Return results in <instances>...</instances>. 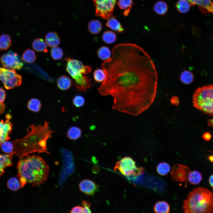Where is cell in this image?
<instances>
[{"label":"cell","instance_id":"3957f363","mask_svg":"<svg viewBox=\"0 0 213 213\" xmlns=\"http://www.w3.org/2000/svg\"><path fill=\"white\" fill-rule=\"evenodd\" d=\"M17 168L21 188L28 183L33 186L42 184L49 177V166L42 158L37 155H28L20 159Z\"/></svg>","mask_w":213,"mask_h":213},{"label":"cell","instance_id":"d590c367","mask_svg":"<svg viewBox=\"0 0 213 213\" xmlns=\"http://www.w3.org/2000/svg\"><path fill=\"white\" fill-rule=\"evenodd\" d=\"M50 53L51 57L54 60L60 59L63 57V50L59 47H53L51 49Z\"/></svg>","mask_w":213,"mask_h":213},{"label":"cell","instance_id":"7bdbcfd3","mask_svg":"<svg viewBox=\"0 0 213 213\" xmlns=\"http://www.w3.org/2000/svg\"><path fill=\"white\" fill-rule=\"evenodd\" d=\"M82 205L83 207H90L91 204L85 200H83L82 202Z\"/></svg>","mask_w":213,"mask_h":213},{"label":"cell","instance_id":"8fae6325","mask_svg":"<svg viewBox=\"0 0 213 213\" xmlns=\"http://www.w3.org/2000/svg\"><path fill=\"white\" fill-rule=\"evenodd\" d=\"M191 171L187 166L176 164L173 166L171 172L172 178L175 181L185 182L188 180V177Z\"/></svg>","mask_w":213,"mask_h":213},{"label":"cell","instance_id":"8d00e7d4","mask_svg":"<svg viewBox=\"0 0 213 213\" xmlns=\"http://www.w3.org/2000/svg\"><path fill=\"white\" fill-rule=\"evenodd\" d=\"M94 80L98 82H103L105 80L106 75L103 70L98 69L96 70L93 74Z\"/></svg>","mask_w":213,"mask_h":213},{"label":"cell","instance_id":"f546056e","mask_svg":"<svg viewBox=\"0 0 213 213\" xmlns=\"http://www.w3.org/2000/svg\"><path fill=\"white\" fill-rule=\"evenodd\" d=\"M10 37L8 35L3 34L0 36V49L5 50L9 49L11 45Z\"/></svg>","mask_w":213,"mask_h":213},{"label":"cell","instance_id":"d6986e66","mask_svg":"<svg viewBox=\"0 0 213 213\" xmlns=\"http://www.w3.org/2000/svg\"><path fill=\"white\" fill-rule=\"evenodd\" d=\"M72 81L68 76L64 75L60 77L57 81V85L58 88L62 90H66L70 87Z\"/></svg>","mask_w":213,"mask_h":213},{"label":"cell","instance_id":"83f0119b","mask_svg":"<svg viewBox=\"0 0 213 213\" xmlns=\"http://www.w3.org/2000/svg\"><path fill=\"white\" fill-rule=\"evenodd\" d=\"M22 59L25 62L28 63H32L36 59V56L34 51L32 49H28L23 52Z\"/></svg>","mask_w":213,"mask_h":213},{"label":"cell","instance_id":"4dcf8cb0","mask_svg":"<svg viewBox=\"0 0 213 213\" xmlns=\"http://www.w3.org/2000/svg\"><path fill=\"white\" fill-rule=\"evenodd\" d=\"M180 80L181 82L186 85L192 83L194 80V76L190 71L184 70L180 75Z\"/></svg>","mask_w":213,"mask_h":213},{"label":"cell","instance_id":"8992f818","mask_svg":"<svg viewBox=\"0 0 213 213\" xmlns=\"http://www.w3.org/2000/svg\"><path fill=\"white\" fill-rule=\"evenodd\" d=\"M194 107L203 113L213 116V84L198 88L193 96Z\"/></svg>","mask_w":213,"mask_h":213},{"label":"cell","instance_id":"5bb4252c","mask_svg":"<svg viewBox=\"0 0 213 213\" xmlns=\"http://www.w3.org/2000/svg\"><path fill=\"white\" fill-rule=\"evenodd\" d=\"M13 154H0V177L5 172L6 167L13 165L12 157Z\"/></svg>","mask_w":213,"mask_h":213},{"label":"cell","instance_id":"d4e9b609","mask_svg":"<svg viewBox=\"0 0 213 213\" xmlns=\"http://www.w3.org/2000/svg\"><path fill=\"white\" fill-rule=\"evenodd\" d=\"M133 4V0H118L117 5L120 9L125 10L123 14L126 16L129 14Z\"/></svg>","mask_w":213,"mask_h":213},{"label":"cell","instance_id":"6da1fadb","mask_svg":"<svg viewBox=\"0 0 213 213\" xmlns=\"http://www.w3.org/2000/svg\"><path fill=\"white\" fill-rule=\"evenodd\" d=\"M112 56L101 64L106 77L97 89L103 96L113 98L112 109L137 116L154 101L158 75L148 54L132 43H121L113 48Z\"/></svg>","mask_w":213,"mask_h":213},{"label":"cell","instance_id":"4316f807","mask_svg":"<svg viewBox=\"0 0 213 213\" xmlns=\"http://www.w3.org/2000/svg\"><path fill=\"white\" fill-rule=\"evenodd\" d=\"M202 177L201 174L196 170L191 171L188 178V180L191 184L196 185L199 183L201 181Z\"/></svg>","mask_w":213,"mask_h":213},{"label":"cell","instance_id":"9a60e30c","mask_svg":"<svg viewBox=\"0 0 213 213\" xmlns=\"http://www.w3.org/2000/svg\"><path fill=\"white\" fill-rule=\"evenodd\" d=\"M191 6L197 5L200 8L213 14L212 0H188Z\"/></svg>","mask_w":213,"mask_h":213},{"label":"cell","instance_id":"5b68a950","mask_svg":"<svg viewBox=\"0 0 213 213\" xmlns=\"http://www.w3.org/2000/svg\"><path fill=\"white\" fill-rule=\"evenodd\" d=\"M65 59L67 61L66 70L74 80V85L78 91H87L92 85L91 79L85 75L91 72V67L79 60L69 58Z\"/></svg>","mask_w":213,"mask_h":213},{"label":"cell","instance_id":"484cf974","mask_svg":"<svg viewBox=\"0 0 213 213\" xmlns=\"http://www.w3.org/2000/svg\"><path fill=\"white\" fill-rule=\"evenodd\" d=\"M154 210L156 213H167L170 211V207L168 204L164 201H158L154 206Z\"/></svg>","mask_w":213,"mask_h":213},{"label":"cell","instance_id":"ffe728a7","mask_svg":"<svg viewBox=\"0 0 213 213\" xmlns=\"http://www.w3.org/2000/svg\"><path fill=\"white\" fill-rule=\"evenodd\" d=\"M81 130L76 126L70 127L67 133L68 138L72 140H76L80 138L82 135Z\"/></svg>","mask_w":213,"mask_h":213},{"label":"cell","instance_id":"e575fe53","mask_svg":"<svg viewBox=\"0 0 213 213\" xmlns=\"http://www.w3.org/2000/svg\"><path fill=\"white\" fill-rule=\"evenodd\" d=\"M2 151L6 154L13 153L14 154V146L12 142L8 141H4L0 146Z\"/></svg>","mask_w":213,"mask_h":213},{"label":"cell","instance_id":"7a4b0ae2","mask_svg":"<svg viewBox=\"0 0 213 213\" xmlns=\"http://www.w3.org/2000/svg\"><path fill=\"white\" fill-rule=\"evenodd\" d=\"M27 130L25 136L12 142L14 154L20 159L34 152L49 154L47 142L54 131L50 129L49 123L45 120L42 124H31Z\"/></svg>","mask_w":213,"mask_h":213},{"label":"cell","instance_id":"4fadbf2b","mask_svg":"<svg viewBox=\"0 0 213 213\" xmlns=\"http://www.w3.org/2000/svg\"><path fill=\"white\" fill-rule=\"evenodd\" d=\"M79 188L81 192L88 195L94 194L98 189L96 183L88 179H85L81 181L79 184Z\"/></svg>","mask_w":213,"mask_h":213},{"label":"cell","instance_id":"ac0fdd59","mask_svg":"<svg viewBox=\"0 0 213 213\" xmlns=\"http://www.w3.org/2000/svg\"><path fill=\"white\" fill-rule=\"evenodd\" d=\"M47 43L43 39L38 38L35 39L32 44L33 48L37 52H47L48 50Z\"/></svg>","mask_w":213,"mask_h":213},{"label":"cell","instance_id":"7dc6e473","mask_svg":"<svg viewBox=\"0 0 213 213\" xmlns=\"http://www.w3.org/2000/svg\"><path fill=\"white\" fill-rule=\"evenodd\" d=\"M209 159L211 162H213V155L210 156L209 157Z\"/></svg>","mask_w":213,"mask_h":213},{"label":"cell","instance_id":"60d3db41","mask_svg":"<svg viewBox=\"0 0 213 213\" xmlns=\"http://www.w3.org/2000/svg\"><path fill=\"white\" fill-rule=\"evenodd\" d=\"M6 97V93L4 90L0 88V103H3Z\"/></svg>","mask_w":213,"mask_h":213},{"label":"cell","instance_id":"cb8c5ba5","mask_svg":"<svg viewBox=\"0 0 213 213\" xmlns=\"http://www.w3.org/2000/svg\"><path fill=\"white\" fill-rule=\"evenodd\" d=\"M41 106L42 104L41 101L36 98H32L30 99L27 105L29 110L35 112H39Z\"/></svg>","mask_w":213,"mask_h":213},{"label":"cell","instance_id":"74e56055","mask_svg":"<svg viewBox=\"0 0 213 213\" xmlns=\"http://www.w3.org/2000/svg\"><path fill=\"white\" fill-rule=\"evenodd\" d=\"M85 102L84 98L80 95L76 96L72 100L73 104L75 107L78 108L83 106L85 104Z\"/></svg>","mask_w":213,"mask_h":213},{"label":"cell","instance_id":"9c48e42d","mask_svg":"<svg viewBox=\"0 0 213 213\" xmlns=\"http://www.w3.org/2000/svg\"><path fill=\"white\" fill-rule=\"evenodd\" d=\"M117 0H93L96 8V15L107 20L112 15Z\"/></svg>","mask_w":213,"mask_h":213},{"label":"cell","instance_id":"ee69618b","mask_svg":"<svg viewBox=\"0 0 213 213\" xmlns=\"http://www.w3.org/2000/svg\"><path fill=\"white\" fill-rule=\"evenodd\" d=\"M5 108V106L3 103H0V114L3 112Z\"/></svg>","mask_w":213,"mask_h":213},{"label":"cell","instance_id":"7c38bea8","mask_svg":"<svg viewBox=\"0 0 213 213\" xmlns=\"http://www.w3.org/2000/svg\"><path fill=\"white\" fill-rule=\"evenodd\" d=\"M6 120H0V146L4 141L9 140L12 129V124L10 121L11 116L7 114Z\"/></svg>","mask_w":213,"mask_h":213},{"label":"cell","instance_id":"e0dca14e","mask_svg":"<svg viewBox=\"0 0 213 213\" xmlns=\"http://www.w3.org/2000/svg\"><path fill=\"white\" fill-rule=\"evenodd\" d=\"M106 25L113 30L120 33L124 30L123 28L114 16L112 15L107 19Z\"/></svg>","mask_w":213,"mask_h":213},{"label":"cell","instance_id":"bcb514c9","mask_svg":"<svg viewBox=\"0 0 213 213\" xmlns=\"http://www.w3.org/2000/svg\"><path fill=\"white\" fill-rule=\"evenodd\" d=\"M209 180L210 186L213 188V174L209 177Z\"/></svg>","mask_w":213,"mask_h":213},{"label":"cell","instance_id":"30bf717a","mask_svg":"<svg viewBox=\"0 0 213 213\" xmlns=\"http://www.w3.org/2000/svg\"><path fill=\"white\" fill-rule=\"evenodd\" d=\"M0 61L4 68L15 70H20L24 65L20 57L11 51L3 55Z\"/></svg>","mask_w":213,"mask_h":213},{"label":"cell","instance_id":"836d02e7","mask_svg":"<svg viewBox=\"0 0 213 213\" xmlns=\"http://www.w3.org/2000/svg\"><path fill=\"white\" fill-rule=\"evenodd\" d=\"M157 172L160 175L164 176L170 171V167L167 163L162 162L158 164L156 168Z\"/></svg>","mask_w":213,"mask_h":213},{"label":"cell","instance_id":"44dd1931","mask_svg":"<svg viewBox=\"0 0 213 213\" xmlns=\"http://www.w3.org/2000/svg\"><path fill=\"white\" fill-rule=\"evenodd\" d=\"M102 26L101 22L97 20L91 21L88 25V29L89 32L93 34L99 33L102 29Z\"/></svg>","mask_w":213,"mask_h":213},{"label":"cell","instance_id":"ab89813d","mask_svg":"<svg viewBox=\"0 0 213 213\" xmlns=\"http://www.w3.org/2000/svg\"><path fill=\"white\" fill-rule=\"evenodd\" d=\"M171 103L175 105L178 106L180 103L179 99L178 97L175 96L172 97L170 99Z\"/></svg>","mask_w":213,"mask_h":213},{"label":"cell","instance_id":"f1b7e54d","mask_svg":"<svg viewBox=\"0 0 213 213\" xmlns=\"http://www.w3.org/2000/svg\"><path fill=\"white\" fill-rule=\"evenodd\" d=\"M154 10L157 14L163 15L167 12L168 6L164 1H159L156 2L154 6Z\"/></svg>","mask_w":213,"mask_h":213},{"label":"cell","instance_id":"ba28073f","mask_svg":"<svg viewBox=\"0 0 213 213\" xmlns=\"http://www.w3.org/2000/svg\"><path fill=\"white\" fill-rule=\"evenodd\" d=\"M0 80L5 88L10 89L20 85L22 82L21 76L15 70L0 67Z\"/></svg>","mask_w":213,"mask_h":213},{"label":"cell","instance_id":"d6a6232c","mask_svg":"<svg viewBox=\"0 0 213 213\" xmlns=\"http://www.w3.org/2000/svg\"><path fill=\"white\" fill-rule=\"evenodd\" d=\"M7 186L9 189L13 191H17L21 188L20 180L14 177L9 179L7 182Z\"/></svg>","mask_w":213,"mask_h":213},{"label":"cell","instance_id":"7402d4cb","mask_svg":"<svg viewBox=\"0 0 213 213\" xmlns=\"http://www.w3.org/2000/svg\"><path fill=\"white\" fill-rule=\"evenodd\" d=\"M97 55L100 59L105 61L108 60L111 57L112 53L108 46H102L98 49Z\"/></svg>","mask_w":213,"mask_h":213},{"label":"cell","instance_id":"f6af8a7d","mask_svg":"<svg viewBox=\"0 0 213 213\" xmlns=\"http://www.w3.org/2000/svg\"><path fill=\"white\" fill-rule=\"evenodd\" d=\"M207 122L208 126L213 128V118L212 119H209Z\"/></svg>","mask_w":213,"mask_h":213},{"label":"cell","instance_id":"b9f144b4","mask_svg":"<svg viewBox=\"0 0 213 213\" xmlns=\"http://www.w3.org/2000/svg\"><path fill=\"white\" fill-rule=\"evenodd\" d=\"M212 137V134L209 132H205L202 135L203 138L207 141L210 140Z\"/></svg>","mask_w":213,"mask_h":213},{"label":"cell","instance_id":"603a6c76","mask_svg":"<svg viewBox=\"0 0 213 213\" xmlns=\"http://www.w3.org/2000/svg\"><path fill=\"white\" fill-rule=\"evenodd\" d=\"M191 5L188 0H178L175 4L178 12L183 13L188 12Z\"/></svg>","mask_w":213,"mask_h":213},{"label":"cell","instance_id":"52a82bcc","mask_svg":"<svg viewBox=\"0 0 213 213\" xmlns=\"http://www.w3.org/2000/svg\"><path fill=\"white\" fill-rule=\"evenodd\" d=\"M114 170L128 177H137L143 174L144 172L143 168L137 167L135 161L128 156L125 157L117 162Z\"/></svg>","mask_w":213,"mask_h":213},{"label":"cell","instance_id":"2e32d148","mask_svg":"<svg viewBox=\"0 0 213 213\" xmlns=\"http://www.w3.org/2000/svg\"><path fill=\"white\" fill-rule=\"evenodd\" d=\"M45 41L47 45L51 47H57L60 43V39L59 35L55 32L48 33L45 37Z\"/></svg>","mask_w":213,"mask_h":213},{"label":"cell","instance_id":"277c9868","mask_svg":"<svg viewBox=\"0 0 213 213\" xmlns=\"http://www.w3.org/2000/svg\"><path fill=\"white\" fill-rule=\"evenodd\" d=\"M185 213H211L213 212V195L209 190L198 187L190 192L183 202Z\"/></svg>","mask_w":213,"mask_h":213},{"label":"cell","instance_id":"1f68e13d","mask_svg":"<svg viewBox=\"0 0 213 213\" xmlns=\"http://www.w3.org/2000/svg\"><path fill=\"white\" fill-rule=\"evenodd\" d=\"M116 34L113 32L107 30L104 32L102 34V39L106 43L111 44L114 43L116 39Z\"/></svg>","mask_w":213,"mask_h":213},{"label":"cell","instance_id":"f35d334b","mask_svg":"<svg viewBox=\"0 0 213 213\" xmlns=\"http://www.w3.org/2000/svg\"><path fill=\"white\" fill-rule=\"evenodd\" d=\"M70 213H84V209L83 207L80 206H76L72 209Z\"/></svg>","mask_w":213,"mask_h":213}]
</instances>
